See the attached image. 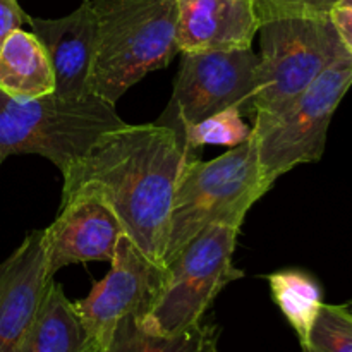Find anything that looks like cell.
<instances>
[{
    "label": "cell",
    "mask_w": 352,
    "mask_h": 352,
    "mask_svg": "<svg viewBox=\"0 0 352 352\" xmlns=\"http://www.w3.org/2000/svg\"><path fill=\"white\" fill-rule=\"evenodd\" d=\"M302 352H352V315L342 305L323 302Z\"/></svg>",
    "instance_id": "d6986e66"
},
{
    "label": "cell",
    "mask_w": 352,
    "mask_h": 352,
    "mask_svg": "<svg viewBox=\"0 0 352 352\" xmlns=\"http://www.w3.org/2000/svg\"><path fill=\"white\" fill-rule=\"evenodd\" d=\"M260 24L282 17L330 16L339 0H253Z\"/></svg>",
    "instance_id": "ffe728a7"
},
{
    "label": "cell",
    "mask_w": 352,
    "mask_h": 352,
    "mask_svg": "<svg viewBox=\"0 0 352 352\" xmlns=\"http://www.w3.org/2000/svg\"><path fill=\"white\" fill-rule=\"evenodd\" d=\"M182 141L189 151L206 144L234 148L244 143L253 134V127L243 120V112L236 107L217 112L196 124L184 126L181 131Z\"/></svg>",
    "instance_id": "ac0fdd59"
},
{
    "label": "cell",
    "mask_w": 352,
    "mask_h": 352,
    "mask_svg": "<svg viewBox=\"0 0 352 352\" xmlns=\"http://www.w3.org/2000/svg\"><path fill=\"white\" fill-rule=\"evenodd\" d=\"M100 352H219V329L199 323L177 336H155L141 329L136 316H126Z\"/></svg>",
    "instance_id": "2e32d148"
},
{
    "label": "cell",
    "mask_w": 352,
    "mask_h": 352,
    "mask_svg": "<svg viewBox=\"0 0 352 352\" xmlns=\"http://www.w3.org/2000/svg\"><path fill=\"white\" fill-rule=\"evenodd\" d=\"M192 151L164 124L126 126L103 134L62 172V199L89 192L107 203L126 236L150 260L164 263L179 181Z\"/></svg>",
    "instance_id": "6da1fadb"
},
{
    "label": "cell",
    "mask_w": 352,
    "mask_h": 352,
    "mask_svg": "<svg viewBox=\"0 0 352 352\" xmlns=\"http://www.w3.org/2000/svg\"><path fill=\"white\" fill-rule=\"evenodd\" d=\"M239 227L212 223L192 237L170 263L167 280L140 327L155 336H177L201 323L213 299L230 282L244 277L234 267Z\"/></svg>",
    "instance_id": "52a82bcc"
},
{
    "label": "cell",
    "mask_w": 352,
    "mask_h": 352,
    "mask_svg": "<svg viewBox=\"0 0 352 352\" xmlns=\"http://www.w3.org/2000/svg\"><path fill=\"white\" fill-rule=\"evenodd\" d=\"M337 7H352V0H339Z\"/></svg>",
    "instance_id": "603a6c76"
},
{
    "label": "cell",
    "mask_w": 352,
    "mask_h": 352,
    "mask_svg": "<svg viewBox=\"0 0 352 352\" xmlns=\"http://www.w3.org/2000/svg\"><path fill=\"white\" fill-rule=\"evenodd\" d=\"M258 54L244 50L184 52L164 126L179 133L226 109L246 113L256 86Z\"/></svg>",
    "instance_id": "ba28073f"
},
{
    "label": "cell",
    "mask_w": 352,
    "mask_h": 352,
    "mask_svg": "<svg viewBox=\"0 0 352 352\" xmlns=\"http://www.w3.org/2000/svg\"><path fill=\"white\" fill-rule=\"evenodd\" d=\"M124 227L113 210L98 196L78 192L62 199L60 213L43 229L47 275L60 268L89 261H112Z\"/></svg>",
    "instance_id": "30bf717a"
},
{
    "label": "cell",
    "mask_w": 352,
    "mask_h": 352,
    "mask_svg": "<svg viewBox=\"0 0 352 352\" xmlns=\"http://www.w3.org/2000/svg\"><path fill=\"white\" fill-rule=\"evenodd\" d=\"M330 19L336 26L344 48L352 55V7H336L330 12Z\"/></svg>",
    "instance_id": "7402d4cb"
},
{
    "label": "cell",
    "mask_w": 352,
    "mask_h": 352,
    "mask_svg": "<svg viewBox=\"0 0 352 352\" xmlns=\"http://www.w3.org/2000/svg\"><path fill=\"white\" fill-rule=\"evenodd\" d=\"M50 280L43 230H33L0 263V352H21Z\"/></svg>",
    "instance_id": "8fae6325"
},
{
    "label": "cell",
    "mask_w": 352,
    "mask_h": 352,
    "mask_svg": "<svg viewBox=\"0 0 352 352\" xmlns=\"http://www.w3.org/2000/svg\"><path fill=\"white\" fill-rule=\"evenodd\" d=\"M256 86L246 116H272L346 54L330 16L282 17L260 26Z\"/></svg>",
    "instance_id": "5b68a950"
},
{
    "label": "cell",
    "mask_w": 352,
    "mask_h": 352,
    "mask_svg": "<svg viewBox=\"0 0 352 352\" xmlns=\"http://www.w3.org/2000/svg\"><path fill=\"white\" fill-rule=\"evenodd\" d=\"M26 12L21 9L17 0H0V45L16 30L28 23Z\"/></svg>",
    "instance_id": "44dd1931"
},
{
    "label": "cell",
    "mask_w": 352,
    "mask_h": 352,
    "mask_svg": "<svg viewBox=\"0 0 352 352\" xmlns=\"http://www.w3.org/2000/svg\"><path fill=\"white\" fill-rule=\"evenodd\" d=\"M126 124L116 105L95 95L16 100L0 91V165L10 155L34 153L64 172L103 134Z\"/></svg>",
    "instance_id": "277c9868"
},
{
    "label": "cell",
    "mask_w": 352,
    "mask_h": 352,
    "mask_svg": "<svg viewBox=\"0 0 352 352\" xmlns=\"http://www.w3.org/2000/svg\"><path fill=\"white\" fill-rule=\"evenodd\" d=\"M96 43L88 93L116 105L179 52L177 0H91Z\"/></svg>",
    "instance_id": "7a4b0ae2"
},
{
    "label": "cell",
    "mask_w": 352,
    "mask_h": 352,
    "mask_svg": "<svg viewBox=\"0 0 352 352\" xmlns=\"http://www.w3.org/2000/svg\"><path fill=\"white\" fill-rule=\"evenodd\" d=\"M351 86L352 55L346 52L280 112L253 117L258 160L268 184L298 165L322 160L332 117Z\"/></svg>",
    "instance_id": "8992f818"
},
{
    "label": "cell",
    "mask_w": 352,
    "mask_h": 352,
    "mask_svg": "<svg viewBox=\"0 0 352 352\" xmlns=\"http://www.w3.org/2000/svg\"><path fill=\"white\" fill-rule=\"evenodd\" d=\"M167 280V265L150 260L124 234L110 261V272L81 301L74 302L86 330L102 349L126 316L150 313Z\"/></svg>",
    "instance_id": "9c48e42d"
},
{
    "label": "cell",
    "mask_w": 352,
    "mask_h": 352,
    "mask_svg": "<svg viewBox=\"0 0 352 352\" xmlns=\"http://www.w3.org/2000/svg\"><path fill=\"white\" fill-rule=\"evenodd\" d=\"M21 352H100L76 305L52 278Z\"/></svg>",
    "instance_id": "5bb4252c"
},
{
    "label": "cell",
    "mask_w": 352,
    "mask_h": 352,
    "mask_svg": "<svg viewBox=\"0 0 352 352\" xmlns=\"http://www.w3.org/2000/svg\"><path fill=\"white\" fill-rule=\"evenodd\" d=\"M55 78L47 50L34 33L16 30L0 45V91L16 100L54 93Z\"/></svg>",
    "instance_id": "9a60e30c"
},
{
    "label": "cell",
    "mask_w": 352,
    "mask_h": 352,
    "mask_svg": "<svg viewBox=\"0 0 352 352\" xmlns=\"http://www.w3.org/2000/svg\"><path fill=\"white\" fill-rule=\"evenodd\" d=\"M267 280L275 305L280 308L302 346L323 306L322 287L311 275L299 270L275 272L267 275Z\"/></svg>",
    "instance_id": "e0dca14e"
},
{
    "label": "cell",
    "mask_w": 352,
    "mask_h": 352,
    "mask_svg": "<svg viewBox=\"0 0 352 352\" xmlns=\"http://www.w3.org/2000/svg\"><path fill=\"white\" fill-rule=\"evenodd\" d=\"M258 160L253 134L210 162H188L179 181L168 223L164 263L212 223L243 226L251 206L270 189Z\"/></svg>",
    "instance_id": "3957f363"
},
{
    "label": "cell",
    "mask_w": 352,
    "mask_h": 352,
    "mask_svg": "<svg viewBox=\"0 0 352 352\" xmlns=\"http://www.w3.org/2000/svg\"><path fill=\"white\" fill-rule=\"evenodd\" d=\"M260 26L253 0H177L181 54L251 48Z\"/></svg>",
    "instance_id": "4fadbf2b"
},
{
    "label": "cell",
    "mask_w": 352,
    "mask_h": 352,
    "mask_svg": "<svg viewBox=\"0 0 352 352\" xmlns=\"http://www.w3.org/2000/svg\"><path fill=\"white\" fill-rule=\"evenodd\" d=\"M344 309H346V311L347 313H351V315H352V299H351V301H347V302H344Z\"/></svg>",
    "instance_id": "cb8c5ba5"
},
{
    "label": "cell",
    "mask_w": 352,
    "mask_h": 352,
    "mask_svg": "<svg viewBox=\"0 0 352 352\" xmlns=\"http://www.w3.org/2000/svg\"><path fill=\"white\" fill-rule=\"evenodd\" d=\"M31 33L47 50L54 69V93L64 98L89 95L88 79L96 43V17L91 0L57 19L28 17Z\"/></svg>",
    "instance_id": "7c38bea8"
}]
</instances>
